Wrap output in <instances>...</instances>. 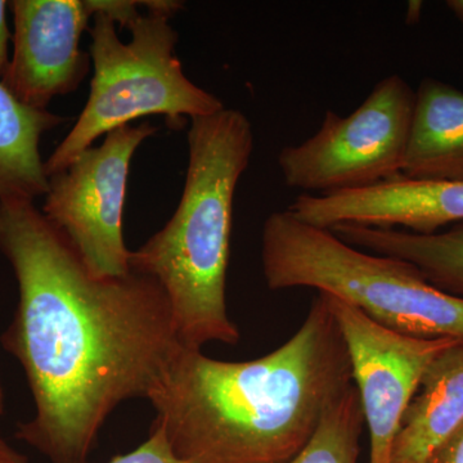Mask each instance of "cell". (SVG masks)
<instances>
[{
  "mask_svg": "<svg viewBox=\"0 0 463 463\" xmlns=\"http://www.w3.org/2000/svg\"><path fill=\"white\" fill-rule=\"evenodd\" d=\"M169 20L154 12L139 14L128 27L132 41L123 43L111 18L94 14L88 29L94 70L90 97L72 129L44 161L48 178L63 172L99 137L137 118L163 115L178 129L185 118L192 120L224 109L218 97L183 72L175 54L178 33Z\"/></svg>",
  "mask_w": 463,
  "mask_h": 463,
  "instance_id": "cell-5",
  "label": "cell"
},
{
  "mask_svg": "<svg viewBox=\"0 0 463 463\" xmlns=\"http://www.w3.org/2000/svg\"><path fill=\"white\" fill-rule=\"evenodd\" d=\"M9 3L0 0V80L7 70L9 62V43L12 42V33L9 32L7 23V8Z\"/></svg>",
  "mask_w": 463,
  "mask_h": 463,
  "instance_id": "cell-19",
  "label": "cell"
},
{
  "mask_svg": "<svg viewBox=\"0 0 463 463\" xmlns=\"http://www.w3.org/2000/svg\"><path fill=\"white\" fill-rule=\"evenodd\" d=\"M403 176L463 182V91L458 88L426 78L414 90Z\"/></svg>",
  "mask_w": 463,
  "mask_h": 463,
  "instance_id": "cell-11",
  "label": "cell"
},
{
  "mask_svg": "<svg viewBox=\"0 0 463 463\" xmlns=\"http://www.w3.org/2000/svg\"><path fill=\"white\" fill-rule=\"evenodd\" d=\"M288 212L304 223L334 230L337 225L397 228L432 234L463 222V182L401 178L326 196L298 194Z\"/></svg>",
  "mask_w": 463,
  "mask_h": 463,
  "instance_id": "cell-10",
  "label": "cell"
},
{
  "mask_svg": "<svg viewBox=\"0 0 463 463\" xmlns=\"http://www.w3.org/2000/svg\"><path fill=\"white\" fill-rule=\"evenodd\" d=\"M413 108L402 76L383 79L353 114L328 109L315 136L279 152L283 181L300 194L326 196L401 178Z\"/></svg>",
  "mask_w": 463,
  "mask_h": 463,
  "instance_id": "cell-6",
  "label": "cell"
},
{
  "mask_svg": "<svg viewBox=\"0 0 463 463\" xmlns=\"http://www.w3.org/2000/svg\"><path fill=\"white\" fill-rule=\"evenodd\" d=\"M5 414V392H3L2 383H0V420Z\"/></svg>",
  "mask_w": 463,
  "mask_h": 463,
  "instance_id": "cell-22",
  "label": "cell"
},
{
  "mask_svg": "<svg viewBox=\"0 0 463 463\" xmlns=\"http://www.w3.org/2000/svg\"><path fill=\"white\" fill-rule=\"evenodd\" d=\"M93 14H105L121 29H128L130 24L139 16L141 2L133 0H90Z\"/></svg>",
  "mask_w": 463,
  "mask_h": 463,
  "instance_id": "cell-17",
  "label": "cell"
},
{
  "mask_svg": "<svg viewBox=\"0 0 463 463\" xmlns=\"http://www.w3.org/2000/svg\"><path fill=\"white\" fill-rule=\"evenodd\" d=\"M364 426L358 389L352 385L332 404L307 446L288 463H356Z\"/></svg>",
  "mask_w": 463,
  "mask_h": 463,
  "instance_id": "cell-15",
  "label": "cell"
},
{
  "mask_svg": "<svg viewBox=\"0 0 463 463\" xmlns=\"http://www.w3.org/2000/svg\"><path fill=\"white\" fill-rule=\"evenodd\" d=\"M12 54L2 83L26 108L47 111L57 96L78 90L90 72L80 50L90 0H14Z\"/></svg>",
  "mask_w": 463,
  "mask_h": 463,
  "instance_id": "cell-9",
  "label": "cell"
},
{
  "mask_svg": "<svg viewBox=\"0 0 463 463\" xmlns=\"http://www.w3.org/2000/svg\"><path fill=\"white\" fill-rule=\"evenodd\" d=\"M157 129L149 123L118 128L48 178L43 215L96 279L132 273L123 223L128 175L137 148Z\"/></svg>",
  "mask_w": 463,
  "mask_h": 463,
  "instance_id": "cell-7",
  "label": "cell"
},
{
  "mask_svg": "<svg viewBox=\"0 0 463 463\" xmlns=\"http://www.w3.org/2000/svg\"><path fill=\"white\" fill-rule=\"evenodd\" d=\"M330 231L356 249L412 264L432 286L463 298V222L432 234L354 224Z\"/></svg>",
  "mask_w": 463,
  "mask_h": 463,
  "instance_id": "cell-13",
  "label": "cell"
},
{
  "mask_svg": "<svg viewBox=\"0 0 463 463\" xmlns=\"http://www.w3.org/2000/svg\"><path fill=\"white\" fill-rule=\"evenodd\" d=\"M109 463H190L175 455L166 432L156 422H152L149 437L145 443L127 455L115 457Z\"/></svg>",
  "mask_w": 463,
  "mask_h": 463,
  "instance_id": "cell-16",
  "label": "cell"
},
{
  "mask_svg": "<svg viewBox=\"0 0 463 463\" xmlns=\"http://www.w3.org/2000/svg\"><path fill=\"white\" fill-rule=\"evenodd\" d=\"M447 7L461 24L463 29V0H448Z\"/></svg>",
  "mask_w": 463,
  "mask_h": 463,
  "instance_id": "cell-21",
  "label": "cell"
},
{
  "mask_svg": "<svg viewBox=\"0 0 463 463\" xmlns=\"http://www.w3.org/2000/svg\"><path fill=\"white\" fill-rule=\"evenodd\" d=\"M463 423V343L432 361L402 420L392 463H421Z\"/></svg>",
  "mask_w": 463,
  "mask_h": 463,
  "instance_id": "cell-12",
  "label": "cell"
},
{
  "mask_svg": "<svg viewBox=\"0 0 463 463\" xmlns=\"http://www.w3.org/2000/svg\"><path fill=\"white\" fill-rule=\"evenodd\" d=\"M261 265L272 291L316 288L398 334L463 343V298L432 286L412 264L356 249L288 210L264 222Z\"/></svg>",
  "mask_w": 463,
  "mask_h": 463,
  "instance_id": "cell-4",
  "label": "cell"
},
{
  "mask_svg": "<svg viewBox=\"0 0 463 463\" xmlns=\"http://www.w3.org/2000/svg\"><path fill=\"white\" fill-rule=\"evenodd\" d=\"M421 463H463V423Z\"/></svg>",
  "mask_w": 463,
  "mask_h": 463,
  "instance_id": "cell-18",
  "label": "cell"
},
{
  "mask_svg": "<svg viewBox=\"0 0 463 463\" xmlns=\"http://www.w3.org/2000/svg\"><path fill=\"white\" fill-rule=\"evenodd\" d=\"M0 463H30L26 456L14 449L5 439L0 435Z\"/></svg>",
  "mask_w": 463,
  "mask_h": 463,
  "instance_id": "cell-20",
  "label": "cell"
},
{
  "mask_svg": "<svg viewBox=\"0 0 463 463\" xmlns=\"http://www.w3.org/2000/svg\"><path fill=\"white\" fill-rule=\"evenodd\" d=\"M188 149L179 205L163 230L132 251L130 269L165 291L183 346H233L241 332L228 313L227 274L234 194L254 151L251 123L236 109L194 118Z\"/></svg>",
  "mask_w": 463,
  "mask_h": 463,
  "instance_id": "cell-3",
  "label": "cell"
},
{
  "mask_svg": "<svg viewBox=\"0 0 463 463\" xmlns=\"http://www.w3.org/2000/svg\"><path fill=\"white\" fill-rule=\"evenodd\" d=\"M0 252L18 303L0 337L25 373L35 413L16 438L52 463H87L124 402L147 398L181 350L156 279H96L30 201H0Z\"/></svg>",
  "mask_w": 463,
  "mask_h": 463,
  "instance_id": "cell-1",
  "label": "cell"
},
{
  "mask_svg": "<svg viewBox=\"0 0 463 463\" xmlns=\"http://www.w3.org/2000/svg\"><path fill=\"white\" fill-rule=\"evenodd\" d=\"M325 297L352 361L353 379L370 432L368 463H392L402 420L423 374L439 354L461 341L398 334L352 304L332 295Z\"/></svg>",
  "mask_w": 463,
  "mask_h": 463,
  "instance_id": "cell-8",
  "label": "cell"
},
{
  "mask_svg": "<svg viewBox=\"0 0 463 463\" xmlns=\"http://www.w3.org/2000/svg\"><path fill=\"white\" fill-rule=\"evenodd\" d=\"M66 121L48 109L26 108L0 81V201L33 203L47 194L42 138Z\"/></svg>",
  "mask_w": 463,
  "mask_h": 463,
  "instance_id": "cell-14",
  "label": "cell"
},
{
  "mask_svg": "<svg viewBox=\"0 0 463 463\" xmlns=\"http://www.w3.org/2000/svg\"><path fill=\"white\" fill-rule=\"evenodd\" d=\"M354 385L343 332L318 292L300 328L260 358L224 362L182 346L148 392L190 463H288Z\"/></svg>",
  "mask_w": 463,
  "mask_h": 463,
  "instance_id": "cell-2",
  "label": "cell"
}]
</instances>
